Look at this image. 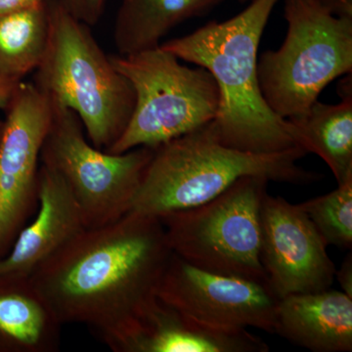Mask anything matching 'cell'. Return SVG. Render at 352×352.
<instances>
[{
    "label": "cell",
    "mask_w": 352,
    "mask_h": 352,
    "mask_svg": "<svg viewBox=\"0 0 352 352\" xmlns=\"http://www.w3.org/2000/svg\"><path fill=\"white\" fill-rule=\"evenodd\" d=\"M171 256L159 217L129 212L83 230L31 280L62 325L82 324L106 342L131 327L157 298Z\"/></svg>",
    "instance_id": "1"
},
{
    "label": "cell",
    "mask_w": 352,
    "mask_h": 352,
    "mask_svg": "<svg viewBox=\"0 0 352 352\" xmlns=\"http://www.w3.org/2000/svg\"><path fill=\"white\" fill-rule=\"evenodd\" d=\"M278 2L251 0L230 19L212 21L161 44L178 59L214 76L220 94L215 126L221 142L240 151L271 154L302 148L295 127L271 110L259 87L258 46Z\"/></svg>",
    "instance_id": "2"
},
{
    "label": "cell",
    "mask_w": 352,
    "mask_h": 352,
    "mask_svg": "<svg viewBox=\"0 0 352 352\" xmlns=\"http://www.w3.org/2000/svg\"><path fill=\"white\" fill-rule=\"evenodd\" d=\"M302 148L256 154L221 142L214 120L154 148L131 212L161 217L207 203L244 176L305 185L321 175L298 166Z\"/></svg>",
    "instance_id": "3"
},
{
    "label": "cell",
    "mask_w": 352,
    "mask_h": 352,
    "mask_svg": "<svg viewBox=\"0 0 352 352\" xmlns=\"http://www.w3.org/2000/svg\"><path fill=\"white\" fill-rule=\"evenodd\" d=\"M47 46L34 82L51 100L74 111L89 142L107 152L131 120L133 88L101 50L90 27L58 0H47Z\"/></svg>",
    "instance_id": "4"
},
{
    "label": "cell",
    "mask_w": 352,
    "mask_h": 352,
    "mask_svg": "<svg viewBox=\"0 0 352 352\" xmlns=\"http://www.w3.org/2000/svg\"><path fill=\"white\" fill-rule=\"evenodd\" d=\"M288 31L278 50L258 60L259 87L282 119L300 117L322 90L352 72V17L337 16L314 0H285Z\"/></svg>",
    "instance_id": "5"
},
{
    "label": "cell",
    "mask_w": 352,
    "mask_h": 352,
    "mask_svg": "<svg viewBox=\"0 0 352 352\" xmlns=\"http://www.w3.org/2000/svg\"><path fill=\"white\" fill-rule=\"evenodd\" d=\"M110 59L131 82L135 105L124 133L108 153L156 148L210 124L219 116V87L203 67L182 65L161 45Z\"/></svg>",
    "instance_id": "6"
},
{
    "label": "cell",
    "mask_w": 352,
    "mask_h": 352,
    "mask_svg": "<svg viewBox=\"0 0 352 352\" xmlns=\"http://www.w3.org/2000/svg\"><path fill=\"white\" fill-rule=\"evenodd\" d=\"M270 180L244 176L219 196L159 217L171 252L201 270L267 284L261 208Z\"/></svg>",
    "instance_id": "7"
},
{
    "label": "cell",
    "mask_w": 352,
    "mask_h": 352,
    "mask_svg": "<svg viewBox=\"0 0 352 352\" xmlns=\"http://www.w3.org/2000/svg\"><path fill=\"white\" fill-rule=\"evenodd\" d=\"M53 105L41 164L56 171L67 183L87 228L122 219L131 210L154 148L138 147L122 154L102 151L88 141L74 111L55 102Z\"/></svg>",
    "instance_id": "8"
},
{
    "label": "cell",
    "mask_w": 352,
    "mask_h": 352,
    "mask_svg": "<svg viewBox=\"0 0 352 352\" xmlns=\"http://www.w3.org/2000/svg\"><path fill=\"white\" fill-rule=\"evenodd\" d=\"M4 111L0 138V258L38 208L39 161L54 105L36 83L22 80Z\"/></svg>",
    "instance_id": "9"
},
{
    "label": "cell",
    "mask_w": 352,
    "mask_h": 352,
    "mask_svg": "<svg viewBox=\"0 0 352 352\" xmlns=\"http://www.w3.org/2000/svg\"><path fill=\"white\" fill-rule=\"evenodd\" d=\"M157 298L210 327L256 328L270 333L276 330L280 298L268 285L203 270L173 254Z\"/></svg>",
    "instance_id": "10"
},
{
    "label": "cell",
    "mask_w": 352,
    "mask_h": 352,
    "mask_svg": "<svg viewBox=\"0 0 352 352\" xmlns=\"http://www.w3.org/2000/svg\"><path fill=\"white\" fill-rule=\"evenodd\" d=\"M261 264L268 286L280 300L331 288L337 268L300 205L266 193L261 208Z\"/></svg>",
    "instance_id": "11"
},
{
    "label": "cell",
    "mask_w": 352,
    "mask_h": 352,
    "mask_svg": "<svg viewBox=\"0 0 352 352\" xmlns=\"http://www.w3.org/2000/svg\"><path fill=\"white\" fill-rule=\"evenodd\" d=\"M115 352H268L258 336L210 327L156 298L133 324L106 340Z\"/></svg>",
    "instance_id": "12"
},
{
    "label": "cell",
    "mask_w": 352,
    "mask_h": 352,
    "mask_svg": "<svg viewBox=\"0 0 352 352\" xmlns=\"http://www.w3.org/2000/svg\"><path fill=\"white\" fill-rule=\"evenodd\" d=\"M38 201L34 220L23 227L11 249L0 258V277H31L44 261L87 229L67 183L43 164L38 171Z\"/></svg>",
    "instance_id": "13"
},
{
    "label": "cell",
    "mask_w": 352,
    "mask_h": 352,
    "mask_svg": "<svg viewBox=\"0 0 352 352\" xmlns=\"http://www.w3.org/2000/svg\"><path fill=\"white\" fill-rule=\"evenodd\" d=\"M275 333L314 352H351L352 298L330 289L281 298Z\"/></svg>",
    "instance_id": "14"
},
{
    "label": "cell",
    "mask_w": 352,
    "mask_h": 352,
    "mask_svg": "<svg viewBox=\"0 0 352 352\" xmlns=\"http://www.w3.org/2000/svg\"><path fill=\"white\" fill-rule=\"evenodd\" d=\"M62 326L31 277H0V352H56Z\"/></svg>",
    "instance_id": "15"
},
{
    "label": "cell",
    "mask_w": 352,
    "mask_h": 352,
    "mask_svg": "<svg viewBox=\"0 0 352 352\" xmlns=\"http://www.w3.org/2000/svg\"><path fill=\"white\" fill-rule=\"evenodd\" d=\"M340 85L342 101L324 104L317 100L300 117L289 119L300 146L328 164L338 185L352 179L351 78Z\"/></svg>",
    "instance_id": "16"
},
{
    "label": "cell",
    "mask_w": 352,
    "mask_h": 352,
    "mask_svg": "<svg viewBox=\"0 0 352 352\" xmlns=\"http://www.w3.org/2000/svg\"><path fill=\"white\" fill-rule=\"evenodd\" d=\"M224 0H122L113 41L119 55L153 50L184 21L208 13Z\"/></svg>",
    "instance_id": "17"
},
{
    "label": "cell",
    "mask_w": 352,
    "mask_h": 352,
    "mask_svg": "<svg viewBox=\"0 0 352 352\" xmlns=\"http://www.w3.org/2000/svg\"><path fill=\"white\" fill-rule=\"evenodd\" d=\"M50 34L47 0L0 15V76L21 80L38 69Z\"/></svg>",
    "instance_id": "18"
},
{
    "label": "cell",
    "mask_w": 352,
    "mask_h": 352,
    "mask_svg": "<svg viewBox=\"0 0 352 352\" xmlns=\"http://www.w3.org/2000/svg\"><path fill=\"white\" fill-rule=\"evenodd\" d=\"M326 245L352 248V179L338 188L300 204Z\"/></svg>",
    "instance_id": "19"
},
{
    "label": "cell",
    "mask_w": 352,
    "mask_h": 352,
    "mask_svg": "<svg viewBox=\"0 0 352 352\" xmlns=\"http://www.w3.org/2000/svg\"><path fill=\"white\" fill-rule=\"evenodd\" d=\"M107 0H58L67 12L88 27L100 20Z\"/></svg>",
    "instance_id": "20"
},
{
    "label": "cell",
    "mask_w": 352,
    "mask_h": 352,
    "mask_svg": "<svg viewBox=\"0 0 352 352\" xmlns=\"http://www.w3.org/2000/svg\"><path fill=\"white\" fill-rule=\"evenodd\" d=\"M335 279L338 280L342 291L347 296L352 298V256L347 254L342 261L339 270H336Z\"/></svg>",
    "instance_id": "21"
},
{
    "label": "cell",
    "mask_w": 352,
    "mask_h": 352,
    "mask_svg": "<svg viewBox=\"0 0 352 352\" xmlns=\"http://www.w3.org/2000/svg\"><path fill=\"white\" fill-rule=\"evenodd\" d=\"M45 1L46 0H0V15L31 8Z\"/></svg>",
    "instance_id": "22"
},
{
    "label": "cell",
    "mask_w": 352,
    "mask_h": 352,
    "mask_svg": "<svg viewBox=\"0 0 352 352\" xmlns=\"http://www.w3.org/2000/svg\"><path fill=\"white\" fill-rule=\"evenodd\" d=\"M21 82L0 76V109L6 110Z\"/></svg>",
    "instance_id": "23"
},
{
    "label": "cell",
    "mask_w": 352,
    "mask_h": 352,
    "mask_svg": "<svg viewBox=\"0 0 352 352\" xmlns=\"http://www.w3.org/2000/svg\"><path fill=\"white\" fill-rule=\"evenodd\" d=\"M327 7L329 10L337 16L352 17V0H314Z\"/></svg>",
    "instance_id": "24"
},
{
    "label": "cell",
    "mask_w": 352,
    "mask_h": 352,
    "mask_svg": "<svg viewBox=\"0 0 352 352\" xmlns=\"http://www.w3.org/2000/svg\"><path fill=\"white\" fill-rule=\"evenodd\" d=\"M2 129H3V120H0V138H1Z\"/></svg>",
    "instance_id": "25"
},
{
    "label": "cell",
    "mask_w": 352,
    "mask_h": 352,
    "mask_svg": "<svg viewBox=\"0 0 352 352\" xmlns=\"http://www.w3.org/2000/svg\"><path fill=\"white\" fill-rule=\"evenodd\" d=\"M251 1V0H239V2H241V3H245V2H250Z\"/></svg>",
    "instance_id": "26"
}]
</instances>
